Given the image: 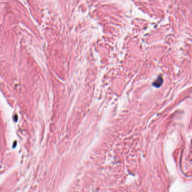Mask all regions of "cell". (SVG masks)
<instances>
[{
    "mask_svg": "<svg viewBox=\"0 0 192 192\" xmlns=\"http://www.w3.org/2000/svg\"><path fill=\"white\" fill-rule=\"evenodd\" d=\"M163 82V79H162V77H161V76H159V77L154 81L153 84V86H154L155 87L159 88L162 85Z\"/></svg>",
    "mask_w": 192,
    "mask_h": 192,
    "instance_id": "cell-1",
    "label": "cell"
}]
</instances>
